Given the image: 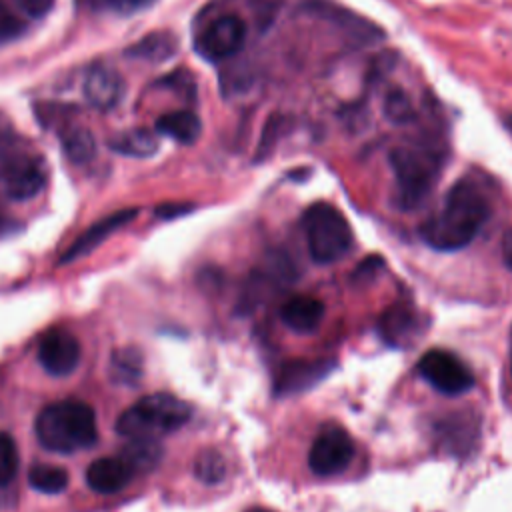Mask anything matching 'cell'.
I'll use <instances>...</instances> for the list:
<instances>
[{
  "mask_svg": "<svg viewBox=\"0 0 512 512\" xmlns=\"http://www.w3.org/2000/svg\"><path fill=\"white\" fill-rule=\"evenodd\" d=\"M384 114L388 120L402 124V122L412 120L416 112H414V106H412L410 98L406 96V92L400 88H394L384 98Z\"/></svg>",
  "mask_w": 512,
  "mask_h": 512,
  "instance_id": "26",
  "label": "cell"
},
{
  "mask_svg": "<svg viewBox=\"0 0 512 512\" xmlns=\"http://www.w3.org/2000/svg\"><path fill=\"white\" fill-rule=\"evenodd\" d=\"M68 470L52 464H34L28 470V484L42 494H60L68 488Z\"/></svg>",
  "mask_w": 512,
  "mask_h": 512,
  "instance_id": "22",
  "label": "cell"
},
{
  "mask_svg": "<svg viewBox=\"0 0 512 512\" xmlns=\"http://www.w3.org/2000/svg\"><path fill=\"white\" fill-rule=\"evenodd\" d=\"M108 148L118 154H124V156L148 158V156L156 154L158 140L146 128H132V130H126V132H120V134L108 138Z\"/></svg>",
  "mask_w": 512,
  "mask_h": 512,
  "instance_id": "19",
  "label": "cell"
},
{
  "mask_svg": "<svg viewBox=\"0 0 512 512\" xmlns=\"http://www.w3.org/2000/svg\"><path fill=\"white\" fill-rule=\"evenodd\" d=\"M354 458V442L340 426H324L308 452V466L316 476H334L350 466Z\"/></svg>",
  "mask_w": 512,
  "mask_h": 512,
  "instance_id": "7",
  "label": "cell"
},
{
  "mask_svg": "<svg viewBox=\"0 0 512 512\" xmlns=\"http://www.w3.org/2000/svg\"><path fill=\"white\" fill-rule=\"evenodd\" d=\"M62 148H64V154L68 156V160H72L74 164H86L96 154L94 136L86 128L70 130L62 140Z\"/></svg>",
  "mask_w": 512,
  "mask_h": 512,
  "instance_id": "23",
  "label": "cell"
},
{
  "mask_svg": "<svg viewBox=\"0 0 512 512\" xmlns=\"http://www.w3.org/2000/svg\"><path fill=\"white\" fill-rule=\"evenodd\" d=\"M96 8H104V10H112L116 14H124L130 16L142 8H146L148 4H152L154 0H90Z\"/></svg>",
  "mask_w": 512,
  "mask_h": 512,
  "instance_id": "28",
  "label": "cell"
},
{
  "mask_svg": "<svg viewBox=\"0 0 512 512\" xmlns=\"http://www.w3.org/2000/svg\"><path fill=\"white\" fill-rule=\"evenodd\" d=\"M418 372L434 390L444 396H458L474 386L470 368L456 354L442 348L424 352L418 360Z\"/></svg>",
  "mask_w": 512,
  "mask_h": 512,
  "instance_id": "6",
  "label": "cell"
},
{
  "mask_svg": "<svg viewBox=\"0 0 512 512\" xmlns=\"http://www.w3.org/2000/svg\"><path fill=\"white\" fill-rule=\"evenodd\" d=\"M190 416L192 406L188 402L166 392H156L126 408L116 420V430L124 438H158L182 428Z\"/></svg>",
  "mask_w": 512,
  "mask_h": 512,
  "instance_id": "4",
  "label": "cell"
},
{
  "mask_svg": "<svg viewBox=\"0 0 512 512\" xmlns=\"http://www.w3.org/2000/svg\"><path fill=\"white\" fill-rule=\"evenodd\" d=\"M18 472V448L8 432H0V486H8Z\"/></svg>",
  "mask_w": 512,
  "mask_h": 512,
  "instance_id": "25",
  "label": "cell"
},
{
  "mask_svg": "<svg viewBox=\"0 0 512 512\" xmlns=\"http://www.w3.org/2000/svg\"><path fill=\"white\" fill-rule=\"evenodd\" d=\"M188 210H192L190 204H164V206L156 208V214L160 218H176V216H180V214H184Z\"/></svg>",
  "mask_w": 512,
  "mask_h": 512,
  "instance_id": "31",
  "label": "cell"
},
{
  "mask_svg": "<svg viewBox=\"0 0 512 512\" xmlns=\"http://www.w3.org/2000/svg\"><path fill=\"white\" fill-rule=\"evenodd\" d=\"M330 360H292L286 362L274 380V394L276 396H290L300 394L314 384H318L322 378L328 376L332 370Z\"/></svg>",
  "mask_w": 512,
  "mask_h": 512,
  "instance_id": "11",
  "label": "cell"
},
{
  "mask_svg": "<svg viewBox=\"0 0 512 512\" xmlns=\"http://www.w3.org/2000/svg\"><path fill=\"white\" fill-rule=\"evenodd\" d=\"M20 10L32 18H42L46 12L52 10L54 0H16Z\"/></svg>",
  "mask_w": 512,
  "mask_h": 512,
  "instance_id": "29",
  "label": "cell"
},
{
  "mask_svg": "<svg viewBox=\"0 0 512 512\" xmlns=\"http://www.w3.org/2000/svg\"><path fill=\"white\" fill-rule=\"evenodd\" d=\"M488 218L486 194L474 180L462 178L450 186L442 206L420 226V236L434 250L454 252L468 246Z\"/></svg>",
  "mask_w": 512,
  "mask_h": 512,
  "instance_id": "1",
  "label": "cell"
},
{
  "mask_svg": "<svg viewBox=\"0 0 512 512\" xmlns=\"http://www.w3.org/2000/svg\"><path fill=\"white\" fill-rule=\"evenodd\" d=\"M38 442L52 452L72 454L96 444V414L80 400L48 404L36 418Z\"/></svg>",
  "mask_w": 512,
  "mask_h": 512,
  "instance_id": "3",
  "label": "cell"
},
{
  "mask_svg": "<svg viewBox=\"0 0 512 512\" xmlns=\"http://www.w3.org/2000/svg\"><path fill=\"white\" fill-rule=\"evenodd\" d=\"M178 50V38L166 30L150 32L148 36L140 38L132 46L126 48V56L146 62H164L172 58Z\"/></svg>",
  "mask_w": 512,
  "mask_h": 512,
  "instance_id": "18",
  "label": "cell"
},
{
  "mask_svg": "<svg viewBox=\"0 0 512 512\" xmlns=\"http://www.w3.org/2000/svg\"><path fill=\"white\" fill-rule=\"evenodd\" d=\"M418 330H420L418 312L406 302L386 308L378 320V332L382 340L388 342L390 346L408 344L418 334Z\"/></svg>",
  "mask_w": 512,
  "mask_h": 512,
  "instance_id": "14",
  "label": "cell"
},
{
  "mask_svg": "<svg viewBox=\"0 0 512 512\" xmlns=\"http://www.w3.org/2000/svg\"><path fill=\"white\" fill-rule=\"evenodd\" d=\"M142 356L136 348H118L110 356V378L118 384L132 386L140 380Z\"/></svg>",
  "mask_w": 512,
  "mask_h": 512,
  "instance_id": "21",
  "label": "cell"
},
{
  "mask_svg": "<svg viewBox=\"0 0 512 512\" xmlns=\"http://www.w3.org/2000/svg\"><path fill=\"white\" fill-rule=\"evenodd\" d=\"M120 458H124L134 472H152L162 460V446L158 438H128Z\"/></svg>",
  "mask_w": 512,
  "mask_h": 512,
  "instance_id": "20",
  "label": "cell"
},
{
  "mask_svg": "<svg viewBox=\"0 0 512 512\" xmlns=\"http://www.w3.org/2000/svg\"><path fill=\"white\" fill-rule=\"evenodd\" d=\"M506 128H508V132L512 134V116H508V118H506Z\"/></svg>",
  "mask_w": 512,
  "mask_h": 512,
  "instance_id": "34",
  "label": "cell"
},
{
  "mask_svg": "<svg viewBox=\"0 0 512 512\" xmlns=\"http://www.w3.org/2000/svg\"><path fill=\"white\" fill-rule=\"evenodd\" d=\"M194 476L204 484H218L226 476V460L224 456L214 450L206 448L202 450L194 460Z\"/></svg>",
  "mask_w": 512,
  "mask_h": 512,
  "instance_id": "24",
  "label": "cell"
},
{
  "mask_svg": "<svg viewBox=\"0 0 512 512\" xmlns=\"http://www.w3.org/2000/svg\"><path fill=\"white\" fill-rule=\"evenodd\" d=\"M504 262L512 270V230H510V234L504 240Z\"/></svg>",
  "mask_w": 512,
  "mask_h": 512,
  "instance_id": "32",
  "label": "cell"
},
{
  "mask_svg": "<svg viewBox=\"0 0 512 512\" xmlns=\"http://www.w3.org/2000/svg\"><path fill=\"white\" fill-rule=\"evenodd\" d=\"M124 78L106 66H94L84 78V98L98 110L114 108L124 96Z\"/></svg>",
  "mask_w": 512,
  "mask_h": 512,
  "instance_id": "12",
  "label": "cell"
},
{
  "mask_svg": "<svg viewBox=\"0 0 512 512\" xmlns=\"http://www.w3.org/2000/svg\"><path fill=\"white\" fill-rule=\"evenodd\" d=\"M38 362L52 376H68L80 362V342L66 330H50L38 342Z\"/></svg>",
  "mask_w": 512,
  "mask_h": 512,
  "instance_id": "9",
  "label": "cell"
},
{
  "mask_svg": "<svg viewBox=\"0 0 512 512\" xmlns=\"http://www.w3.org/2000/svg\"><path fill=\"white\" fill-rule=\"evenodd\" d=\"M24 30L26 22L4 0H0V44L16 40L24 34Z\"/></svg>",
  "mask_w": 512,
  "mask_h": 512,
  "instance_id": "27",
  "label": "cell"
},
{
  "mask_svg": "<svg viewBox=\"0 0 512 512\" xmlns=\"http://www.w3.org/2000/svg\"><path fill=\"white\" fill-rule=\"evenodd\" d=\"M134 470L120 456H104L94 460L86 470V482L100 494L120 492L130 480Z\"/></svg>",
  "mask_w": 512,
  "mask_h": 512,
  "instance_id": "15",
  "label": "cell"
},
{
  "mask_svg": "<svg viewBox=\"0 0 512 512\" xmlns=\"http://www.w3.org/2000/svg\"><path fill=\"white\" fill-rule=\"evenodd\" d=\"M324 302L314 298V296H292L290 300L284 302L280 308V318L282 322L296 334H310L314 332L322 318H324Z\"/></svg>",
  "mask_w": 512,
  "mask_h": 512,
  "instance_id": "16",
  "label": "cell"
},
{
  "mask_svg": "<svg viewBox=\"0 0 512 512\" xmlns=\"http://www.w3.org/2000/svg\"><path fill=\"white\" fill-rule=\"evenodd\" d=\"M246 512H272V510H268V508H262V506H254V508H248Z\"/></svg>",
  "mask_w": 512,
  "mask_h": 512,
  "instance_id": "33",
  "label": "cell"
},
{
  "mask_svg": "<svg viewBox=\"0 0 512 512\" xmlns=\"http://www.w3.org/2000/svg\"><path fill=\"white\" fill-rule=\"evenodd\" d=\"M246 24L234 14L212 20L196 36L194 48L208 62H222L242 50L246 42Z\"/></svg>",
  "mask_w": 512,
  "mask_h": 512,
  "instance_id": "8",
  "label": "cell"
},
{
  "mask_svg": "<svg viewBox=\"0 0 512 512\" xmlns=\"http://www.w3.org/2000/svg\"><path fill=\"white\" fill-rule=\"evenodd\" d=\"M156 132L180 144H194L202 132L200 118L190 110L166 112L156 120Z\"/></svg>",
  "mask_w": 512,
  "mask_h": 512,
  "instance_id": "17",
  "label": "cell"
},
{
  "mask_svg": "<svg viewBox=\"0 0 512 512\" xmlns=\"http://www.w3.org/2000/svg\"><path fill=\"white\" fill-rule=\"evenodd\" d=\"M4 190L12 200H30L46 184V166L40 158L20 156L10 160L2 170Z\"/></svg>",
  "mask_w": 512,
  "mask_h": 512,
  "instance_id": "10",
  "label": "cell"
},
{
  "mask_svg": "<svg viewBox=\"0 0 512 512\" xmlns=\"http://www.w3.org/2000/svg\"><path fill=\"white\" fill-rule=\"evenodd\" d=\"M446 164V148L428 136L410 138L390 152L394 202L402 210L418 208L434 190Z\"/></svg>",
  "mask_w": 512,
  "mask_h": 512,
  "instance_id": "2",
  "label": "cell"
},
{
  "mask_svg": "<svg viewBox=\"0 0 512 512\" xmlns=\"http://www.w3.org/2000/svg\"><path fill=\"white\" fill-rule=\"evenodd\" d=\"M308 252L318 264H332L352 248V228L346 216L328 202H314L302 214Z\"/></svg>",
  "mask_w": 512,
  "mask_h": 512,
  "instance_id": "5",
  "label": "cell"
},
{
  "mask_svg": "<svg viewBox=\"0 0 512 512\" xmlns=\"http://www.w3.org/2000/svg\"><path fill=\"white\" fill-rule=\"evenodd\" d=\"M138 214L136 208H124L118 210L114 214H108L106 218L98 220L96 224H92L60 258V264H68L76 258L86 256L88 252H92L98 244H102L110 234H114L118 228H122L124 224H128L130 220H134Z\"/></svg>",
  "mask_w": 512,
  "mask_h": 512,
  "instance_id": "13",
  "label": "cell"
},
{
  "mask_svg": "<svg viewBox=\"0 0 512 512\" xmlns=\"http://www.w3.org/2000/svg\"><path fill=\"white\" fill-rule=\"evenodd\" d=\"M378 268H382V258H380V256H368V258L362 260L360 266L356 268L354 280H364L368 272H370V274H376Z\"/></svg>",
  "mask_w": 512,
  "mask_h": 512,
  "instance_id": "30",
  "label": "cell"
}]
</instances>
